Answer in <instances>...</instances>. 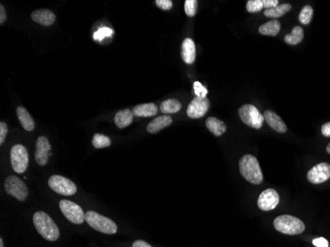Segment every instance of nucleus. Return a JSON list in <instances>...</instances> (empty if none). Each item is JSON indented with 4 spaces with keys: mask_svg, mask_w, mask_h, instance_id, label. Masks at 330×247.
<instances>
[{
    "mask_svg": "<svg viewBox=\"0 0 330 247\" xmlns=\"http://www.w3.org/2000/svg\"><path fill=\"white\" fill-rule=\"evenodd\" d=\"M49 186L54 192L64 196H72L77 191L76 185L71 180L60 175H53L50 177Z\"/></svg>",
    "mask_w": 330,
    "mask_h": 247,
    "instance_id": "0eeeda50",
    "label": "nucleus"
},
{
    "mask_svg": "<svg viewBox=\"0 0 330 247\" xmlns=\"http://www.w3.org/2000/svg\"><path fill=\"white\" fill-rule=\"evenodd\" d=\"M313 244L317 247H328V241L323 237H317L313 240Z\"/></svg>",
    "mask_w": 330,
    "mask_h": 247,
    "instance_id": "72a5a7b5",
    "label": "nucleus"
},
{
    "mask_svg": "<svg viewBox=\"0 0 330 247\" xmlns=\"http://www.w3.org/2000/svg\"><path fill=\"white\" fill-rule=\"evenodd\" d=\"M207 129L216 137H220L223 135L226 131V126L221 120H219L215 117H210L206 121Z\"/></svg>",
    "mask_w": 330,
    "mask_h": 247,
    "instance_id": "6ab92c4d",
    "label": "nucleus"
},
{
    "mask_svg": "<svg viewBox=\"0 0 330 247\" xmlns=\"http://www.w3.org/2000/svg\"><path fill=\"white\" fill-rule=\"evenodd\" d=\"M155 4L157 7H159L162 10H170L173 6L172 1L170 0H156Z\"/></svg>",
    "mask_w": 330,
    "mask_h": 247,
    "instance_id": "2f4dec72",
    "label": "nucleus"
},
{
    "mask_svg": "<svg viewBox=\"0 0 330 247\" xmlns=\"http://www.w3.org/2000/svg\"><path fill=\"white\" fill-rule=\"evenodd\" d=\"M133 247H152V245H150L148 242L143 241V240H136L134 243H133Z\"/></svg>",
    "mask_w": 330,
    "mask_h": 247,
    "instance_id": "4c0bfd02",
    "label": "nucleus"
},
{
    "mask_svg": "<svg viewBox=\"0 0 330 247\" xmlns=\"http://www.w3.org/2000/svg\"><path fill=\"white\" fill-rule=\"evenodd\" d=\"M5 191L10 196L16 198L18 201H25L27 199L28 188L25 183L16 177V176H8L5 180Z\"/></svg>",
    "mask_w": 330,
    "mask_h": 247,
    "instance_id": "1a4fd4ad",
    "label": "nucleus"
},
{
    "mask_svg": "<svg viewBox=\"0 0 330 247\" xmlns=\"http://www.w3.org/2000/svg\"><path fill=\"white\" fill-rule=\"evenodd\" d=\"M279 5V1L278 0H263V6L264 8L267 9H271L274 8L276 6Z\"/></svg>",
    "mask_w": 330,
    "mask_h": 247,
    "instance_id": "f704fd0d",
    "label": "nucleus"
},
{
    "mask_svg": "<svg viewBox=\"0 0 330 247\" xmlns=\"http://www.w3.org/2000/svg\"><path fill=\"white\" fill-rule=\"evenodd\" d=\"M31 18L34 22L43 26H51L55 23V15L49 9H37L31 14Z\"/></svg>",
    "mask_w": 330,
    "mask_h": 247,
    "instance_id": "4468645a",
    "label": "nucleus"
},
{
    "mask_svg": "<svg viewBox=\"0 0 330 247\" xmlns=\"http://www.w3.org/2000/svg\"><path fill=\"white\" fill-rule=\"evenodd\" d=\"M182 105L176 99H168L165 100L160 105V110L163 114H174L181 109Z\"/></svg>",
    "mask_w": 330,
    "mask_h": 247,
    "instance_id": "393cba45",
    "label": "nucleus"
},
{
    "mask_svg": "<svg viewBox=\"0 0 330 247\" xmlns=\"http://www.w3.org/2000/svg\"><path fill=\"white\" fill-rule=\"evenodd\" d=\"M85 220L93 230L102 234H115L118 231V227L113 220L93 211H88L85 214Z\"/></svg>",
    "mask_w": 330,
    "mask_h": 247,
    "instance_id": "20e7f679",
    "label": "nucleus"
},
{
    "mask_svg": "<svg viewBox=\"0 0 330 247\" xmlns=\"http://www.w3.org/2000/svg\"><path fill=\"white\" fill-rule=\"evenodd\" d=\"M321 134L322 136L325 137H330V122L329 123H324L321 127Z\"/></svg>",
    "mask_w": 330,
    "mask_h": 247,
    "instance_id": "c9c22d12",
    "label": "nucleus"
},
{
    "mask_svg": "<svg viewBox=\"0 0 330 247\" xmlns=\"http://www.w3.org/2000/svg\"><path fill=\"white\" fill-rule=\"evenodd\" d=\"M274 228L279 233L288 235L301 234L305 230L303 220L290 215L277 217L274 220Z\"/></svg>",
    "mask_w": 330,
    "mask_h": 247,
    "instance_id": "7ed1b4c3",
    "label": "nucleus"
},
{
    "mask_svg": "<svg viewBox=\"0 0 330 247\" xmlns=\"http://www.w3.org/2000/svg\"><path fill=\"white\" fill-rule=\"evenodd\" d=\"M239 171L248 182L258 185L263 182V173L257 158L251 154L243 155L239 160Z\"/></svg>",
    "mask_w": 330,
    "mask_h": 247,
    "instance_id": "f03ea898",
    "label": "nucleus"
},
{
    "mask_svg": "<svg viewBox=\"0 0 330 247\" xmlns=\"http://www.w3.org/2000/svg\"><path fill=\"white\" fill-rule=\"evenodd\" d=\"M326 151L330 154V142L327 145V147H326Z\"/></svg>",
    "mask_w": 330,
    "mask_h": 247,
    "instance_id": "ea45409f",
    "label": "nucleus"
},
{
    "mask_svg": "<svg viewBox=\"0 0 330 247\" xmlns=\"http://www.w3.org/2000/svg\"><path fill=\"white\" fill-rule=\"evenodd\" d=\"M280 196L274 189H267L260 194L257 205L262 211H272L278 206Z\"/></svg>",
    "mask_w": 330,
    "mask_h": 247,
    "instance_id": "f8f14e48",
    "label": "nucleus"
},
{
    "mask_svg": "<svg viewBox=\"0 0 330 247\" xmlns=\"http://www.w3.org/2000/svg\"><path fill=\"white\" fill-rule=\"evenodd\" d=\"M33 222L42 236L49 241H55L59 237V230L55 221L45 212H37L33 216Z\"/></svg>",
    "mask_w": 330,
    "mask_h": 247,
    "instance_id": "f257e3e1",
    "label": "nucleus"
},
{
    "mask_svg": "<svg viewBox=\"0 0 330 247\" xmlns=\"http://www.w3.org/2000/svg\"><path fill=\"white\" fill-rule=\"evenodd\" d=\"M114 121L116 126L119 129H124L128 126H130L134 121V114L133 111L130 109H125V110L119 111L114 118Z\"/></svg>",
    "mask_w": 330,
    "mask_h": 247,
    "instance_id": "a211bd4d",
    "label": "nucleus"
},
{
    "mask_svg": "<svg viewBox=\"0 0 330 247\" xmlns=\"http://www.w3.org/2000/svg\"><path fill=\"white\" fill-rule=\"evenodd\" d=\"M198 1L197 0H186L185 1V13L188 17H194L197 13Z\"/></svg>",
    "mask_w": 330,
    "mask_h": 247,
    "instance_id": "c756f323",
    "label": "nucleus"
},
{
    "mask_svg": "<svg viewBox=\"0 0 330 247\" xmlns=\"http://www.w3.org/2000/svg\"><path fill=\"white\" fill-rule=\"evenodd\" d=\"M16 113H17L19 122L22 125L24 130H26L28 132H32L35 128V122L32 118V116L30 115V113L22 106L17 108Z\"/></svg>",
    "mask_w": 330,
    "mask_h": 247,
    "instance_id": "aec40b11",
    "label": "nucleus"
},
{
    "mask_svg": "<svg viewBox=\"0 0 330 247\" xmlns=\"http://www.w3.org/2000/svg\"><path fill=\"white\" fill-rule=\"evenodd\" d=\"M194 92H195L196 96L200 97V98H206L207 94H208L206 87H204L199 81L194 83Z\"/></svg>",
    "mask_w": 330,
    "mask_h": 247,
    "instance_id": "7c9ffc66",
    "label": "nucleus"
},
{
    "mask_svg": "<svg viewBox=\"0 0 330 247\" xmlns=\"http://www.w3.org/2000/svg\"><path fill=\"white\" fill-rule=\"evenodd\" d=\"M303 28L296 26L293 29L292 33L286 35L285 37V42L291 45V46H296L299 45L301 42L303 41Z\"/></svg>",
    "mask_w": 330,
    "mask_h": 247,
    "instance_id": "b1692460",
    "label": "nucleus"
},
{
    "mask_svg": "<svg viewBox=\"0 0 330 247\" xmlns=\"http://www.w3.org/2000/svg\"><path fill=\"white\" fill-rule=\"evenodd\" d=\"M263 8V0H249L246 3V10L250 13L259 12Z\"/></svg>",
    "mask_w": 330,
    "mask_h": 247,
    "instance_id": "cd10ccee",
    "label": "nucleus"
},
{
    "mask_svg": "<svg viewBox=\"0 0 330 247\" xmlns=\"http://www.w3.org/2000/svg\"><path fill=\"white\" fill-rule=\"evenodd\" d=\"M6 17H7V15H6L5 8H4V6L1 4V5H0V23H1V24H3V23L5 22Z\"/></svg>",
    "mask_w": 330,
    "mask_h": 247,
    "instance_id": "e433bc0d",
    "label": "nucleus"
},
{
    "mask_svg": "<svg viewBox=\"0 0 330 247\" xmlns=\"http://www.w3.org/2000/svg\"><path fill=\"white\" fill-rule=\"evenodd\" d=\"M51 145L49 139L44 136L38 137L36 143V152H35V159L37 163L41 166L47 164L49 160V156L51 155Z\"/></svg>",
    "mask_w": 330,
    "mask_h": 247,
    "instance_id": "ddd939ff",
    "label": "nucleus"
},
{
    "mask_svg": "<svg viewBox=\"0 0 330 247\" xmlns=\"http://www.w3.org/2000/svg\"><path fill=\"white\" fill-rule=\"evenodd\" d=\"M181 56L182 59L188 64L192 65L196 58V46L192 39L187 38L182 43V49H181Z\"/></svg>",
    "mask_w": 330,
    "mask_h": 247,
    "instance_id": "dca6fc26",
    "label": "nucleus"
},
{
    "mask_svg": "<svg viewBox=\"0 0 330 247\" xmlns=\"http://www.w3.org/2000/svg\"><path fill=\"white\" fill-rule=\"evenodd\" d=\"M59 208L64 216L70 222L74 224H81L85 220V215L83 213L82 209L77 204L69 200H61L59 202Z\"/></svg>",
    "mask_w": 330,
    "mask_h": 247,
    "instance_id": "6e6552de",
    "label": "nucleus"
},
{
    "mask_svg": "<svg viewBox=\"0 0 330 247\" xmlns=\"http://www.w3.org/2000/svg\"><path fill=\"white\" fill-rule=\"evenodd\" d=\"M264 120L265 122L273 129L275 130L277 133H281L284 134L287 132L288 128L286 126V123H284V121L276 114L273 111L266 110L264 112Z\"/></svg>",
    "mask_w": 330,
    "mask_h": 247,
    "instance_id": "2eb2a0df",
    "label": "nucleus"
},
{
    "mask_svg": "<svg viewBox=\"0 0 330 247\" xmlns=\"http://www.w3.org/2000/svg\"><path fill=\"white\" fill-rule=\"evenodd\" d=\"M10 160L16 173H24L29 163V156L26 148L22 145H16L10 151Z\"/></svg>",
    "mask_w": 330,
    "mask_h": 247,
    "instance_id": "423d86ee",
    "label": "nucleus"
},
{
    "mask_svg": "<svg viewBox=\"0 0 330 247\" xmlns=\"http://www.w3.org/2000/svg\"><path fill=\"white\" fill-rule=\"evenodd\" d=\"M281 30V24L278 20H271L259 27V33L264 36L275 37Z\"/></svg>",
    "mask_w": 330,
    "mask_h": 247,
    "instance_id": "4be33fe9",
    "label": "nucleus"
},
{
    "mask_svg": "<svg viewBox=\"0 0 330 247\" xmlns=\"http://www.w3.org/2000/svg\"><path fill=\"white\" fill-rule=\"evenodd\" d=\"M114 34V31L108 27L100 28L99 30H97L96 32L93 35V38L95 41L101 42L103 41L106 37L112 36Z\"/></svg>",
    "mask_w": 330,
    "mask_h": 247,
    "instance_id": "c85d7f7f",
    "label": "nucleus"
},
{
    "mask_svg": "<svg viewBox=\"0 0 330 247\" xmlns=\"http://www.w3.org/2000/svg\"><path fill=\"white\" fill-rule=\"evenodd\" d=\"M210 108V101L208 98H194L187 108V115L192 119H200L204 117Z\"/></svg>",
    "mask_w": 330,
    "mask_h": 247,
    "instance_id": "9d476101",
    "label": "nucleus"
},
{
    "mask_svg": "<svg viewBox=\"0 0 330 247\" xmlns=\"http://www.w3.org/2000/svg\"><path fill=\"white\" fill-rule=\"evenodd\" d=\"M172 122H173L172 118L170 116H168V115L159 116V117L155 118L154 120H152L151 123H149L148 132L151 133V134H156V133L160 132L162 129L170 126Z\"/></svg>",
    "mask_w": 330,
    "mask_h": 247,
    "instance_id": "f3484780",
    "label": "nucleus"
},
{
    "mask_svg": "<svg viewBox=\"0 0 330 247\" xmlns=\"http://www.w3.org/2000/svg\"><path fill=\"white\" fill-rule=\"evenodd\" d=\"M133 114L138 117H152L157 114V107L153 103L139 104L133 109Z\"/></svg>",
    "mask_w": 330,
    "mask_h": 247,
    "instance_id": "412c9836",
    "label": "nucleus"
},
{
    "mask_svg": "<svg viewBox=\"0 0 330 247\" xmlns=\"http://www.w3.org/2000/svg\"><path fill=\"white\" fill-rule=\"evenodd\" d=\"M307 180L313 184H321L330 178V164L321 162L314 166L306 175Z\"/></svg>",
    "mask_w": 330,
    "mask_h": 247,
    "instance_id": "9b49d317",
    "label": "nucleus"
},
{
    "mask_svg": "<svg viewBox=\"0 0 330 247\" xmlns=\"http://www.w3.org/2000/svg\"><path fill=\"white\" fill-rule=\"evenodd\" d=\"M292 9V6L291 4H288V3H285V4H279L278 6H276L274 8H271V9H267L264 11V15L268 18H279V17H282L283 15H285L286 13H288L289 11H291Z\"/></svg>",
    "mask_w": 330,
    "mask_h": 247,
    "instance_id": "5701e85b",
    "label": "nucleus"
},
{
    "mask_svg": "<svg viewBox=\"0 0 330 247\" xmlns=\"http://www.w3.org/2000/svg\"><path fill=\"white\" fill-rule=\"evenodd\" d=\"M7 132H8L7 125L4 123V122H1L0 123V145H2L4 142L5 137H6V135H7Z\"/></svg>",
    "mask_w": 330,
    "mask_h": 247,
    "instance_id": "473e14b6",
    "label": "nucleus"
},
{
    "mask_svg": "<svg viewBox=\"0 0 330 247\" xmlns=\"http://www.w3.org/2000/svg\"><path fill=\"white\" fill-rule=\"evenodd\" d=\"M238 115L243 123L255 130H259L265 122L264 116L255 106L251 104L241 106L238 110Z\"/></svg>",
    "mask_w": 330,
    "mask_h": 247,
    "instance_id": "39448f33",
    "label": "nucleus"
},
{
    "mask_svg": "<svg viewBox=\"0 0 330 247\" xmlns=\"http://www.w3.org/2000/svg\"><path fill=\"white\" fill-rule=\"evenodd\" d=\"M92 145L96 149H104L108 148L111 146V139L108 137L101 135V134H95L92 138Z\"/></svg>",
    "mask_w": 330,
    "mask_h": 247,
    "instance_id": "a878e982",
    "label": "nucleus"
},
{
    "mask_svg": "<svg viewBox=\"0 0 330 247\" xmlns=\"http://www.w3.org/2000/svg\"><path fill=\"white\" fill-rule=\"evenodd\" d=\"M313 16H314L313 7L310 6V5H305L303 9L301 10V13L299 16V20L303 25H307V24L311 23V21L313 19Z\"/></svg>",
    "mask_w": 330,
    "mask_h": 247,
    "instance_id": "bb28decb",
    "label": "nucleus"
},
{
    "mask_svg": "<svg viewBox=\"0 0 330 247\" xmlns=\"http://www.w3.org/2000/svg\"><path fill=\"white\" fill-rule=\"evenodd\" d=\"M0 247H4V243H3V239L0 238Z\"/></svg>",
    "mask_w": 330,
    "mask_h": 247,
    "instance_id": "58836bf2",
    "label": "nucleus"
}]
</instances>
